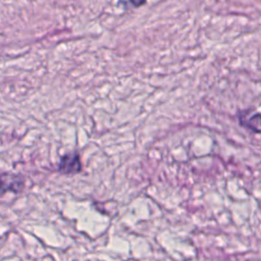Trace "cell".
<instances>
[{
    "label": "cell",
    "mask_w": 261,
    "mask_h": 261,
    "mask_svg": "<svg viewBox=\"0 0 261 261\" xmlns=\"http://www.w3.org/2000/svg\"><path fill=\"white\" fill-rule=\"evenodd\" d=\"M58 170L64 174H73L82 170V163L80 155L75 152L63 155L58 164Z\"/></svg>",
    "instance_id": "7a4b0ae2"
},
{
    "label": "cell",
    "mask_w": 261,
    "mask_h": 261,
    "mask_svg": "<svg viewBox=\"0 0 261 261\" xmlns=\"http://www.w3.org/2000/svg\"><path fill=\"white\" fill-rule=\"evenodd\" d=\"M23 188V179L20 175L11 172L0 173V197L8 192L18 193Z\"/></svg>",
    "instance_id": "6da1fadb"
},
{
    "label": "cell",
    "mask_w": 261,
    "mask_h": 261,
    "mask_svg": "<svg viewBox=\"0 0 261 261\" xmlns=\"http://www.w3.org/2000/svg\"><path fill=\"white\" fill-rule=\"evenodd\" d=\"M239 118L240 123L246 128H249L257 134L260 132V114L258 112H256L255 114H251L250 117H247L245 112H243L239 115Z\"/></svg>",
    "instance_id": "3957f363"
},
{
    "label": "cell",
    "mask_w": 261,
    "mask_h": 261,
    "mask_svg": "<svg viewBox=\"0 0 261 261\" xmlns=\"http://www.w3.org/2000/svg\"><path fill=\"white\" fill-rule=\"evenodd\" d=\"M121 3H123V4H129V5H134V6H136V7H138V6H140V5H143V4H145L146 2L145 1H139V2H136V1H129V2H121Z\"/></svg>",
    "instance_id": "277c9868"
}]
</instances>
